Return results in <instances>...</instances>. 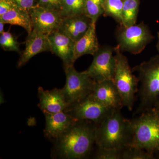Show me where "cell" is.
Here are the masks:
<instances>
[{
    "instance_id": "obj_6",
    "label": "cell",
    "mask_w": 159,
    "mask_h": 159,
    "mask_svg": "<svg viewBox=\"0 0 159 159\" xmlns=\"http://www.w3.org/2000/svg\"><path fill=\"white\" fill-rule=\"evenodd\" d=\"M117 38V47L122 52L138 54L153 41L154 37L149 27L142 22L128 27L121 26Z\"/></svg>"
},
{
    "instance_id": "obj_27",
    "label": "cell",
    "mask_w": 159,
    "mask_h": 159,
    "mask_svg": "<svg viewBox=\"0 0 159 159\" xmlns=\"http://www.w3.org/2000/svg\"><path fill=\"white\" fill-rule=\"evenodd\" d=\"M20 8L30 11L34 6H37L38 0H12Z\"/></svg>"
},
{
    "instance_id": "obj_1",
    "label": "cell",
    "mask_w": 159,
    "mask_h": 159,
    "mask_svg": "<svg viewBox=\"0 0 159 159\" xmlns=\"http://www.w3.org/2000/svg\"><path fill=\"white\" fill-rule=\"evenodd\" d=\"M97 125L89 120H77L54 142L51 157L54 159H81L89 155L96 144Z\"/></svg>"
},
{
    "instance_id": "obj_23",
    "label": "cell",
    "mask_w": 159,
    "mask_h": 159,
    "mask_svg": "<svg viewBox=\"0 0 159 159\" xmlns=\"http://www.w3.org/2000/svg\"><path fill=\"white\" fill-rule=\"evenodd\" d=\"M0 46L5 51H15L20 54V43L17 41L16 36L8 30L4 31L0 36Z\"/></svg>"
},
{
    "instance_id": "obj_30",
    "label": "cell",
    "mask_w": 159,
    "mask_h": 159,
    "mask_svg": "<svg viewBox=\"0 0 159 159\" xmlns=\"http://www.w3.org/2000/svg\"><path fill=\"white\" fill-rule=\"evenodd\" d=\"M158 42L157 44V49L159 53V31L157 32Z\"/></svg>"
},
{
    "instance_id": "obj_26",
    "label": "cell",
    "mask_w": 159,
    "mask_h": 159,
    "mask_svg": "<svg viewBox=\"0 0 159 159\" xmlns=\"http://www.w3.org/2000/svg\"><path fill=\"white\" fill-rule=\"evenodd\" d=\"M62 0H38L37 6L60 11Z\"/></svg>"
},
{
    "instance_id": "obj_12",
    "label": "cell",
    "mask_w": 159,
    "mask_h": 159,
    "mask_svg": "<svg viewBox=\"0 0 159 159\" xmlns=\"http://www.w3.org/2000/svg\"><path fill=\"white\" fill-rule=\"evenodd\" d=\"M43 114L45 118L44 135L47 139L53 142L65 133L77 120L65 111Z\"/></svg>"
},
{
    "instance_id": "obj_16",
    "label": "cell",
    "mask_w": 159,
    "mask_h": 159,
    "mask_svg": "<svg viewBox=\"0 0 159 159\" xmlns=\"http://www.w3.org/2000/svg\"><path fill=\"white\" fill-rule=\"evenodd\" d=\"M93 23L85 14L63 18L57 31L76 42L86 33Z\"/></svg>"
},
{
    "instance_id": "obj_8",
    "label": "cell",
    "mask_w": 159,
    "mask_h": 159,
    "mask_svg": "<svg viewBox=\"0 0 159 159\" xmlns=\"http://www.w3.org/2000/svg\"><path fill=\"white\" fill-rule=\"evenodd\" d=\"M114 111L102 105L90 94L79 102L70 104L65 112L76 120H89L98 125Z\"/></svg>"
},
{
    "instance_id": "obj_14",
    "label": "cell",
    "mask_w": 159,
    "mask_h": 159,
    "mask_svg": "<svg viewBox=\"0 0 159 159\" xmlns=\"http://www.w3.org/2000/svg\"><path fill=\"white\" fill-rule=\"evenodd\" d=\"M48 37L51 52L61 59L64 67L74 65L75 42L58 31L52 32Z\"/></svg>"
},
{
    "instance_id": "obj_21",
    "label": "cell",
    "mask_w": 159,
    "mask_h": 159,
    "mask_svg": "<svg viewBox=\"0 0 159 159\" xmlns=\"http://www.w3.org/2000/svg\"><path fill=\"white\" fill-rule=\"evenodd\" d=\"M123 6L122 0H104V15L112 17L120 26H123Z\"/></svg>"
},
{
    "instance_id": "obj_2",
    "label": "cell",
    "mask_w": 159,
    "mask_h": 159,
    "mask_svg": "<svg viewBox=\"0 0 159 159\" xmlns=\"http://www.w3.org/2000/svg\"><path fill=\"white\" fill-rule=\"evenodd\" d=\"M132 139L130 119H125L121 111L115 110L96 129L98 148L122 151L130 145Z\"/></svg>"
},
{
    "instance_id": "obj_11",
    "label": "cell",
    "mask_w": 159,
    "mask_h": 159,
    "mask_svg": "<svg viewBox=\"0 0 159 159\" xmlns=\"http://www.w3.org/2000/svg\"><path fill=\"white\" fill-rule=\"evenodd\" d=\"M90 94L97 101L108 108L121 111L124 107L122 98L113 80L96 82Z\"/></svg>"
},
{
    "instance_id": "obj_20",
    "label": "cell",
    "mask_w": 159,
    "mask_h": 159,
    "mask_svg": "<svg viewBox=\"0 0 159 159\" xmlns=\"http://www.w3.org/2000/svg\"><path fill=\"white\" fill-rule=\"evenodd\" d=\"M85 0H62L61 13L63 18L85 14Z\"/></svg>"
},
{
    "instance_id": "obj_4",
    "label": "cell",
    "mask_w": 159,
    "mask_h": 159,
    "mask_svg": "<svg viewBox=\"0 0 159 159\" xmlns=\"http://www.w3.org/2000/svg\"><path fill=\"white\" fill-rule=\"evenodd\" d=\"M137 72L140 83L138 92L139 103L135 114L153 108L159 99V54L132 69Z\"/></svg>"
},
{
    "instance_id": "obj_22",
    "label": "cell",
    "mask_w": 159,
    "mask_h": 159,
    "mask_svg": "<svg viewBox=\"0 0 159 159\" xmlns=\"http://www.w3.org/2000/svg\"><path fill=\"white\" fill-rule=\"evenodd\" d=\"M104 0H85V14L94 23L104 14Z\"/></svg>"
},
{
    "instance_id": "obj_32",
    "label": "cell",
    "mask_w": 159,
    "mask_h": 159,
    "mask_svg": "<svg viewBox=\"0 0 159 159\" xmlns=\"http://www.w3.org/2000/svg\"><path fill=\"white\" fill-rule=\"evenodd\" d=\"M122 1H125V0H122Z\"/></svg>"
},
{
    "instance_id": "obj_9",
    "label": "cell",
    "mask_w": 159,
    "mask_h": 159,
    "mask_svg": "<svg viewBox=\"0 0 159 159\" xmlns=\"http://www.w3.org/2000/svg\"><path fill=\"white\" fill-rule=\"evenodd\" d=\"M115 48L109 46L100 47L93 55V62L85 70L96 82L113 80L116 70Z\"/></svg>"
},
{
    "instance_id": "obj_24",
    "label": "cell",
    "mask_w": 159,
    "mask_h": 159,
    "mask_svg": "<svg viewBox=\"0 0 159 159\" xmlns=\"http://www.w3.org/2000/svg\"><path fill=\"white\" fill-rule=\"evenodd\" d=\"M155 157L146 151L129 146L122 151V159H154Z\"/></svg>"
},
{
    "instance_id": "obj_25",
    "label": "cell",
    "mask_w": 159,
    "mask_h": 159,
    "mask_svg": "<svg viewBox=\"0 0 159 159\" xmlns=\"http://www.w3.org/2000/svg\"><path fill=\"white\" fill-rule=\"evenodd\" d=\"M122 151L109 150V149L98 148L95 158L122 159Z\"/></svg>"
},
{
    "instance_id": "obj_5",
    "label": "cell",
    "mask_w": 159,
    "mask_h": 159,
    "mask_svg": "<svg viewBox=\"0 0 159 159\" xmlns=\"http://www.w3.org/2000/svg\"><path fill=\"white\" fill-rule=\"evenodd\" d=\"M115 49L114 82L122 98L123 106L131 111L136 100V94L139 92V78L133 74L127 57L117 47Z\"/></svg>"
},
{
    "instance_id": "obj_18",
    "label": "cell",
    "mask_w": 159,
    "mask_h": 159,
    "mask_svg": "<svg viewBox=\"0 0 159 159\" xmlns=\"http://www.w3.org/2000/svg\"><path fill=\"white\" fill-rule=\"evenodd\" d=\"M0 20L5 24L20 26L26 30L28 34L33 30L30 12L18 6L1 16Z\"/></svg>"
},
{
    "instance_id": "obj_17",
    "label": "cell",
    "mask_w": 159,
    "mask_h": 159,
    "mask_svg": "<svg viewBox=\"0 0 159 159\" xmlns=\"http://www.w3.org/2000/svg\"><path fill=\"white\" fill-rule=\"evenodd\" d=\"M96 23H93L89 31L80 39L75 42L74 61L86 55H93L99 50V47L96 34Z\"/></svg>"
},
{
    "instance_id": "obj_19",
    "label": "cell",
    "mask_w": 159,
    "mask_h": 159,
    "mask_svg": "<svg viewBox=\"0 0 159 159\" xmlns=\"http://www.w3.org/2000/svg\"><path fill=\"white\" fill-rule=\"evenodd\" d=\"M139 0H125L122 8L123 26L128 27L136 24L139 11Z\"/></svg>"
},
{
    "instance_id": "obj_10",
    "label": "cell",
    "mask_w": 159,
    "mask_h": 159,
    "mask_svg": "<svg viewBox=\"0 0 159 159\" xmlns=\"http://www.w3.org/2000/svg\"><path fill=\"white\" fill-rule=\"evenodd\" d=\"M33 30L48 35L57 31L63 19L60 11L36 6L29 11Z\"/></svg>"
},
{
    "instance_id": "obj_13",
    "label": "cell",
    "mask_w": 159,
    "mask_h": 159,
    "mask_svg": "<svg viewBox=\"0 0 159 159\" xmlns=\"http://www.w3.org/2000/svg\"><path fill=\"white\" fill-rule=\"evenodd\" d=\"M25 48L21 52L17 67L20 68L29 62L37 54L51 51V48L48 35L32 30L26 39Z\"/></svg>"
},
{
    "instance_id": "obj_7",
    "label": "cell",
    "mask_w": 159,
    "mask_h": 159,
    "mask_svg": "<svg viewBox=\"0 0 159 159\" xmlns=\"http://www.w3.org/2000/svg\"><path fill=\"white\" fill-rule=\"evenodd\" d=\"M64 68L66 82L62 89L66 101L70 105L79 102L90 95L96 81L85 71L80 72L76 70L74 65Z\"/></svg>"
},
{
    "instance_id": "obj_31",
    "label": "cell",
    "mask_w": 159,
    "mask_h": 159,
    "mask_svg": "<svg viewBox=\"0 0 159 159\" xmlns=\"http://www.w3.org/2000/svg\"><path fill=\"white\" fill-rule=\"evenodd\" d=\"M153 108H156L159 110V99H158L157 101L156 102Z\"/></svg>"
},
{
    "instance_id": "obj_15",
    "label": "cell",
    "mask_w": 159,
    "mask_h": 159,
    "mask_svg": "<svg viewBox=\"0 0 159 159\" xmlns=\"http://www.w3.org/2000/svg\"><path fill=\"white\" fill-rule=\"evenodd\" d=\"M38 106L43 113H56L65 111L69 105L66 101L62 89L55 88L51 90L39 87Z\"/></svg>"
},
{
    "instance_id": "obj_28",
    "label": "cell",
    "mask_w": 159,
    "mask_h": 159,
    "mask_svg": "<svg viewBox=\"0 0 159 159\" xmlns=\"http://www.w3.org/2000/svg\"><path fill=\"white\" fill-rule=\"evenodd\" d=\"M16 6L12 0H0V16Z\"/></svg>"
},
{
    "instance_id": "obj_3",
    "label": "cell",
    "mask_w": 159,
    "mask_h": 159,
    "mask_svg": "<svg viewBox=\"0 0 159 159\" xmlns=\"http://www.w3.org/2000/svg\"><path fill=\"white\" fill-rule=\"evenodd\" d=\"M130 119L132 139L136 147L159 158V110L153 108Z\"/></svg>"
},
{
    "instance_id": "obj_29",
    "label": "cell",
    "mask_w": 159,
    "mask_h": 159,
    "mask_svg": "<svg viewBox=\"0 0 159 159\" xmlns=\"http://www.w3.org/2000/svg\"><path fill=\"white\" fill-rule=\"evenodd\" d=\"M5 23L0 20V34H2L4 32V25Z\"/></svg>"
}]
</instances>
